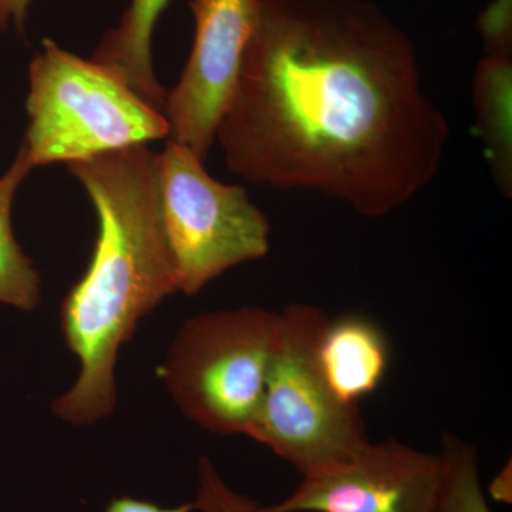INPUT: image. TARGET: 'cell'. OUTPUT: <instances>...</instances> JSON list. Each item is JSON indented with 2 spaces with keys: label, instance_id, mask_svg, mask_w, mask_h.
Masks as SVG:
<instances>
[{
  "label": "cell",
  "instance_id": "cell-1",
  "mask_svg": "<svg viewBox=\"0 0 512 512\" xmlns=\"http://www.w3.org/2000/svg\"><path fill=\"white\" fill-rule=\"evenodd\" d=\"M450 138L412 40L370 0H258L215 141L235 174L380 218L433 180Z\"/></svg>",
  "mask_w": 512,
  "mask_h": 512
},
{
  "label": "cell",
  "instance_id": "cell-2",
  "mask_svg": "<svg viewBox=\"0 0 512 512\" xmlns=\"http://www.w3.org/2000/svg\"><path fill=\"white\" fill-rule=\"evenodd\" d=\"M67 168L92 200L99 231L86 272L62 303L64 339L80 372L53 413L89 426L116 407L121 346L180 286L161 208L160 154L140 144Z\"/></svg>",
  "mask_w": 512,
  "mask_h": 512
},
{
  "label": "cell",
  "instance_id": "cell-3",
  "mask_svg": "<svg viewBox=\"0 0 512 512\" xmlns=\"http://www.w3.org/2000/svg\"><path fill=\"white\" fill-rule=\"evenodd\" d=\"M29 126L22 147L33 167L73 163L151 141L170 126L123 79L52 39L29 64Z\"/></svg>",
  "mask_w": 512,
  "mask_h": 512
},
{
  "label": "cell",
  "instance_id": "cell-4",
  "mask_svg": "<svg viewBox=\"0 0 512 512\" xmlns=\"http://www.w3.org/2000/svg\"><path fill=\"white\" fill-rule=\"evenodd\" d=\"M279 332V313L244 306L184 323L160 376L195 424L221 436H248L258 416Z\"/></svg>",
  "mask_w": 512,
  "mask_h": 512
},
{
  "label": "cell",
  "instance_id": "cell-5",
  "mask_svg": "<svg viewBox=\"0 0 512 512\" xmlns=\"http://www.w3.org/2000/svg\"><path fill=\"white\" fill-rule=\"evenodd\" d=\"M329 316L292 303L279 313V332L264 396L248 437L264 444L302 476L336 463L367 443L360 406L336 399L318 363Z\"/></svg>",
  "mask_w": 512,
  "mask_h": 512
},
{
  "label": "cell",
  "instance_id": "cell-6",
  "mask_svg": "<svg viewBox=\"0 0 512 512\" xmlns=\"http://www.w3.org/2000/svg\"><path fill=\"white\" fill-rule=\"evenodd\" d=\"M161 208L180 292L197 295L235 266L264 258L271 227L239 185L222 184L183 144L160 154Z\"/></svg>",
  "mask_w": 512,
  "mask_h": 512
},
{
  "label": "cell",
  "instance_id": "cell-7",
  "mask_svg": "<svg viewBox=\"0 0 512 512\" xmlns=\"http://www.w3.org/2000/svg\"><path fill=\"white\" fill-rule=\"evenodd\" d=\"M443 460L394 439L367 443L350 456L302 476L264 512H433Z\"/></svg>",
  "mask_w": 512,
  "mask_h": 512
},
{
  "label": "cell",
  "instance_id": "cell-8",
  "mask_svg": "<svg viewBox=\"0 0 512 512\" xmlns=\"http://www.w3.org/2000/svg\"><path fill=\"white\" fill-rule=\"evenodd\" d=\"M258 0H192L195 37L180 82L167 92L163 114L168 138L190 148L202 161L217 138L245 50Z\"/></svg>",
  "mask_w": 512,
  "mask_h": 512
},
{
  "label": "cell",
  "instance_id": "cell-9",
  "mask_svg": "<svg viewBox=\"0 0 512 512\" xmlns=\"http://www.w3.org/2000/svg\"><path fill=\"white\" fill-rule=\"evenodd\" d=\"M390 362L389 342L373 320L362 315L329 319L320 333L318 363L330 392L348 406L379 389Z\"/></svg>",
  "mask_w": 512,
  "mask_h": 512
},
{
  "label": "cell",
  "instance_id": "cell-10",
  "mask_svg": "<svg viewBox=\"0 0 512 512\" xmlns=\"http://www.w3.org/2000/svg\"><path fill=\"white\" fill-rule=\"evenodd\" d=\"M171 0H131L119 26L101 40L92 60L119 74L148 104L163 113L164 87L153 63V35Z\"/></svg>",
  "mask_w": 512,
  "mask_h": 512
},
{
  "label": "cell",
  "instance_id": "cell-11",
  "mask_svg": "<svg viewBox=\"0 0 512 512\" xmlns=\"http://www.w3.org/2000/svg\"><path fill=\"white\" fill-rule=\"evenodd\" d=\"M33 168L20 147L0 177V303L22 312L35 311L42 301V279L32 259L20 247L12 225L16 192Z\"/></svg>",
  "mask_w": 512,
  "mask_h": 512
},
{
  "label": "cell",
  "instance_id": "cell-12",
  "mask_svg": "<svg viewBox=\"0 0 512 512\" xmlns=\"http://www.w3.org/2000/svg\"><path fill=\"white\" fill-rule=\"evenodd\" d=\"M440 456L443 476L433 512H493L481 485L476 447L447 433Z\"/></svg>",
  "mask_w": 512,
  "mask_h": 512
},
{
  "label": "cell",
  "instance_id": "cell-13",
  "mask_svg": "<svg viewBox=\"0 0 512 512\" xmlns=\"http://www.w3.org/2000/svg\"><path fill=\"white\" fill-rule=\"evenodd\" d=\"M194 504L195 512H264V505L234 490L208 457L198 461Z\"/></svg>",
  "mask_w": 512,
  "mask_h": 512
},
{
  "label": "cell",
  "instance_id": "cell-14",
  "mask_svg": "<svg viewBox=\"0 0 512 512\" xmlns=\"http://www.w3.org/2000/svg\"><path fill=\"white\" fill-rule=\"evenodd\" d=\"M480 26L491 50L510 49L512 0H493L481 16Z\"/></svg>",
  "mask_w": 512,
  "mask_h": 512
},
{
  "label": "cell",
  "instance_id": "cell-15",
  "mask_svg": "<svg viewBox=\"0 0 512 512\" xmlns=\"http://www.w3.org/2000/svg\"><path fill=\"white\" fill-rule=\"evenodd\" d=\"M104 512H195L194 501L174 505V507H164L153 501L141 500V498L116 497L107 504Z\"/></svg>",
  "mask_w": 512,
  "mask_h": 512
},
{
  "label": "cell",
  "instance_id": "cell-16",
  "mask_svg": "<svg viewBox=\"0 0 512 512\" xmlns=\"http://www.w3.org/2000/svg\"><path fill=\"white\" fill-rule=\"evenodd\" d=\"M33 0H0V33H23Z\"/></svg>",
  "mask_w": 512,
  "mask_h": 512
},
{
  "label": "cell",
  "instance_id": "cell-17",
  "mask_svg": "<svg viewBox=\"0 0 512 512\" xmlns=\"http://www.w3.org/2000/svg\"><path fill=\"white\" fill-rule=\"evenodd\" d=\"M491 495L495 500L503 503H511V467H505L497 477L494 478L490 487Z\"/></svg>",
  "mask_w": 512,
  "mask_h": 512
}]
</instances>
